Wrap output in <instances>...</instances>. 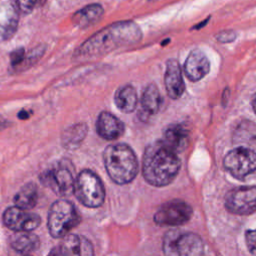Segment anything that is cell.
<instances>
[{"label": "cell", "instance_id": "1", "mask_svg": "<svg viewBox=\"0 0 256 256\" xmlns=\"http://www.w3.org/2000/svg\"><path fill=\"white\" fill-rule=\"evenodd\" d=\"M142 38L139 26L132 21L113 23L88 38L78 48L76 55L93 58L105 55L115 49L138 43Z\"/></svg>", "mask_w": 256, "mask_h": 256}, {"label": "cell", "instance_id": "2", "mask_svg": "<svg viewBox=\"0 0 256 256\" xmlns=\"http://www.w3.org/2000/svg\"><path fill=\"white\" fill-rule=\"evenodd\" d=\"M177 153L162 140L147 146L142 159V174L151 185L162 187L170 184L180 170Z\"/></svg>", "mask_w": 256, "mask_h": 256}, {"label": "cell", "instance_id": "3", "mask_svg": "<svg viewBox=\"0 0 256 256\" xmlns=\"http://www.w3.org/2000/svg\"><path fill=\"white\" fill-rule=\"evenodd\" d=\"M103 161L109 177L116 184H128L138 174L137 157L127 144L118 143L106 147L103 153Z\"/></svg>", "mask_w": 256, "mask_h": 256}, {"label": "cell", "instance_id": "4", "mask_svg": "<svg viewBox=\"0 0 256 256\" xmlns=\"http://www.w3.org/2000/svg\"><path fill=\"white\" fill-rule=\"evenodd\" d=\"M223 165L228 173L248 185L256 184V151L250 147L239 146L226 154Z\"/></svg>", "mask_w": 256, "mask_h": 256}, {"label": "cell", "instance_id": "5", "mask_svg": "<svg viewBox=\"0 0 256 256\" xmlns=\"http://www.w3.org/2000/svg\"><path fill=\"white\" fill-rule=\"evenodd\" d=\"M80 222V215L68 200L55 201L48 212L47 227L52 237L62 238Z\"/></svg>", "mask_w": 256, "mask_h": 256}, {"label": "cell", "instance_id": "6", "mask_svg": "<svg viewBox=\"0 0 256 256\" xmlns=\"http://www.w3.org/2000/svg\"><path fill=\"white\" fill-rule=\"evenodd\" d=\"M73 193L86 207L97 208L105 200V189L101 179L91 170H82L75 178Z\"/></svg>", "mask_w": 256, "mask_h": 256}, {"label": "cell", "instance_id": "7", "mask_svg": "<svg viewBox=\"0 0 256 256\" xmlns=\"http://www.w3.org/2000/svg\"><path fill=\"white\" fill-rule=\"evenodd\" d=\"M162 247L165 255L197 256L204 253L201 237L193 232L170 230L163 237Z\"/></svg>", "mask_w": 256, "mask_h": 256}, {"label": "cell", "instance_id": "8", "mask_svg": "<svg viewBox=\"0 0 256 256\" xmlns=\"http://www.w3.org/2000/svg\"><path fill=\"white\" fill-rule=\"evenodd\" d=\"M42 184L59 196L65 197L73 193L75 177L74 170L67 162H60L54 168L48 169L39 176Z\"/></svg>", "mask_w": 256, "mask_h": 256}, {"label": "cell", "instance_id": "9", "mask_svg": "<svg viewBox=\"0 0 256 256\" xmlns=\"http://www.w3.org/2000/svg\"><path fill=\"white\" fill-rule=\"evenodd\" d=\"M192 216L191 206L183 200L174 199L164 203L154 214V222L160 226H179Z\"/></svg>", "mask_w": 256, "mask_h": 256}, {"label": "cell", "instance_id": "10", "mask_svg": "<svg viewBox=\"0 0 256 256\" xmlns=\"http://www.w3.org/2000/svg\"><path fill=\"white\" fill-rule=\"evenodd\" d=\"M227 211L236 215H250L256 212V187L240 186L230 190L225 197Z\"/></svg>", "mask_w": 256, "mask_h": 256}, {"label": "cell", "instance_id": "11", "mask_svg": "<svg viewBox=\"0 0 256 256\" xmlns=\"http://www.w3.org/2000/svg\"><path fill=\"white\" fill-rule=\"evenodd\" d=\"M3 222L6 227L15 232L33 231L39 226L41 218L38 214L29 212L28 210L15 205L5 210L3 214Z\"/></svg>", "mask_w": 256, "mask_h": 256}, {"label": "cell", "instance_id": "12", "mask_svg": "<svg viewBox=\"0 0 256 256\" xmlns=\"http://www.w3.org/2000/svg\"><path fill=\"white\" fill-rule=\"evenodd\" d=\"M63 240L59 246L53 249L50 253L56 255H77L91 256L94 254L93 246L88 239L75 234H67L62 237Z\"/></svg>", "mask_w": 256, "mask_h": 256}, {"label": "cell", "instance_id": "13", "mask_svg": "<svg viewBox=\"0 0 256 256\" xmlns=\"http://www.w3.org/2000/svg\"><path fill=\"white\" fill-rule=\"evenodd\" d=\"M164 84L168 96L172 99L180 98L185 90L181 67L175 59H169L166 63Z\"/></svg>", "mask_w": 256, "mask_h": 256}, {"label": "cell", "instance_id": "14", "mask_svg": "<svg viewBox=\"0 0 256 256\" xmlns=\"http://www.w3.org/2000/svg\"><path fill=\"white\" fill-rule=\"evenodd\" d=\"M209 70L210 62L207 56L199 49L192 50L184 63L186 76L193 82L199 81L208 74Z\"/></svg>", "mask_w": 256, "mask_h": 256}, {"label": "cell", "instance_id": "15", "mask_svg": "<svg viewBox=\"0 0 256 256\" xmlns=\"http://www.w3.org/2000/svg\"><path fill=\"white\" fill-rule=\"evenodd\" d=\"M125 130L123 122L111 114L103 111L98 115L96 121V131L98 135L105 140H115L119 138Z\"/></svg>", "mask_w": 256, "mask_h": 256}, {"label": "cell", "instance_id": "16", "mask_svg": "<svg viewBox=\"0 0 256 256\" xmlns=\"http://www.w3.org/2000/svg\"><path fill=\"white\" fill-rule=\"evenodd\" d=\"M161 140L172 150L178 153L188 146L189 131L183 124L174 123L164 130L163 138Z\"/></svg>", "mask_w": 256, "mask_h": 256}, {"label": "cell", "instance_id": "17", "mask_svg": "<svg viewBox=\"0 0 256 256\" xmlns=\"http://www.w3.org/2000/svg\"><path fill=\"white\" fill-rule=\"evenodd\" d=\"M18 25V10L8 0H0V36L8 39L15 33Z\"/></svg>", "mask_w": 256, "mask_h": 256}, {"label": "cell", "instance_id": "18", "mask_svg": "<svg viewBox=\"0 0 256 256\" xmlns=\"http://www.w3.org/2000/svg\"><path fill=\"white\" fill-rule=\"evenodd\" d=\"M104 10L100 4H90L78 10L72 16V22L79 28H87L97 23L103 16Z\"/></svg>", "mask_w": 256, "mask_h": 256}, {"label": "cell", "instance_id": "19", "mask_svg": "<svg viewBox=\"0 0 256 256\" xmlns=\"http://www.w3.org/2000/svg\"><path fill=\"white\" fill-rule=\"evenodd\" d=\"M11 247L20 254H28L36 251L40 246L39 238L32 231L16 232L10 239Z\"/></svg>", "mask_w": 256, "mask_h": 256}, {"label": "cell", "instance_id": "20", "mask_svg": "<svg viewBox=\"0 0 256 256\" xmlns=\"http://www.w3.org/2000/svg\"><path fill=\"white\" fill-rule=\"evenodd\" d=\"M140 104L142 114L147 117L154 115L159 111L162 104V97L156 85L149 84L146 86L142 92Z\"/></svg>", "mask_w": 256, "mask_h": 256}, {"label": "cell", "instance_id": "21", "mask_svg": "<svg viewBox=\"0 0 256 256\" xmlns=\"http://www.w3.org/2000/svg\"><path fill=\"white\" fill-rule=\"evenodd\" d=\"M114 101L116 107L120 111L124 113H130L134 111L137 106V92L132 85H124L115 92Z\"/></svg>", "mask_w": 256, "mask_h": 256}, {"label": "cell", "instance_id": "22", "mask_svg": "<svg viewBox=\"0 0 256 256\" xmlns=\"http://www.w3.org/2000/svg\"><path fill=\"white\" fill-rule=\"evenodd\" d=\"M38 201V189L35 183H27L21 187L14 197V203L16 206L30 210Z\"/></svg>", "mask_w": 256, "mask_h": 256}, {"label": "cell", "instance_id": "23", "mask_svg": "<svg viewBox=\"0 0 256 256\" xmlns=\"http://www.w3.org/2000/svg\"><path fill=\"white\" fill-rule=\"evenodd\" d=\"M87 127L84 124H77L69 127L62 136V143L67 148H75L85 138Z\"/></svg>", "mask_w": 256, "mask_h": 256}, {"label": "cell", "instance_id": "24", "mask_svg": "<svg viewBox=\"0 0 256 256\" xmlns=\"http://www.w3.org/2000/svg\"><path fill=\"white\" fill-rule=\"evenodd\" d=\"M9 1L15 6L18 12L27 14L32 11L37 0H9Z\"/></svg>", "mask_w": 256, "mask_h": 256}, {"label": "cell", "instance_id": "25", "mask_svg": "<svg viewBox=\"0 0 256 256\" xmlns=\"http://www.w3.org/2000/svg\"><path fill=\"white\" fill-rule=\"evenodd\" d=\"M245 243L249 252L253 255H256V229L246 231Z\"/></svg>", "mask_w": 256, "mask_h": 256}, {"label": "cell", "instance_id": "26", "mask_svg": "<svg viewBox=\"0 0 256 256\" xmlns=\"http://www.w3.org/2000/svg\"><path fill=\"white\" fill-rule=\"evenodd\" d=\"M25 58V52L23 48H19L14 50L11 55H10V60H11V65L14 67V69L16 70L23 62Z\"/></svg>", "mask_w": 256, "mask_h": 256}, {"label": "cell", "instance_id": "27", "mask_svg": "<svg viewBox=\"0 0 256 256\" xmlns=\"http://www.w3.org/2000/svg\"><path fill=\"white\" fill-rule=\"evenodd\" d=\"M236 38V33L232 30H226V31H221L216 35V39L219 42L222 43H227V42H232Z\"/></svg>", "mask_w": 256, "mask_h": 256}, {"label": "cell", "instance_id": "28", "mask_svg": "<svg viewBox=\"0 0 256 256\" xmlns=\"http://www.w3.org/2000/svg\"><path fill=\"white\" fill-rule=\"evenodd\" d=\"M18 117L20 118V119H28L29 117H30V112L29 111H26V110H21L20 112H19V114H18Z\"/></svg>", "mask_w": 256, "mask_h": 256}, {"label": "cell", "instance_id": "29", "mask_svg": "<svg viewBox=\"0 0 256 256\" xmlns=\"http://www.w3.org/2000/svg\"><path fill=\"white\" fill-rule=\"evenodd\" d=\"M252 107H253L254 112L256 113V94L254 95V97H253V99H252Z\"/></svg>", "mask_w": 256, "mask_h": 256}, {"label": "cell", "instance_id": "30", "mask_svg": "<svg viewBox=\"0 0 256 256\" xmlns=\"http://www.w3.org/2000/svg\"><path fill=\"white\" fill-rule=\"evenodd\" d=\"M5 126V121H4V119L0 116V129L2 128V127H4Z\"/></svg>", "mask_w": 256, "mask_h": 256}, {"label": "cell", "instance_id": "31", "mask_svg": "<svg viewBox=\"0 0 256 256\" xmlns=\"http://www.w3.org/2000/svg\"><path fill=\"white\" fill-rule=\"evenodd\" d=\"M37 1H38V2H39V3H41V4H43V3H44V1H45V0H37Z\"/></svg>", "mask_w": 256, "mask_h": 256}, {"label": "cell", "instance_id": "32", "mask_svg": "<svg viewBox=\"0 0 256 256\" xmlns=\"http://www.w3.org/2000/svg\"><path fill=\"white\" fill-rule=\"evenodd\" d=\"M148 1H155V0H148Z\"/></svg>", "mask_w": 256, "mask_h": 256}, {"label": "cell", "instance_id": "33", "mask_svg": "<svg viewBox=\"0 0 256 256\" xmlns=\"http://www.w3.org/2000/svg\"><path fill=\"white\" fill-rule=\"evenodd\" d=\"M255 187H256V184H255Z\"/></svg>", "mask_w": 256, "mask_h": 256}]
</instances>
